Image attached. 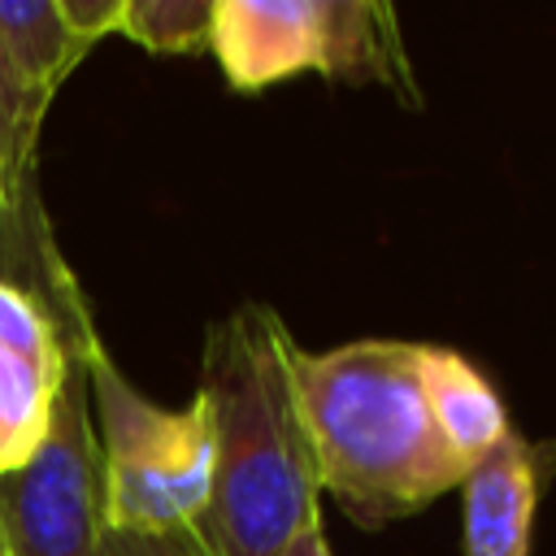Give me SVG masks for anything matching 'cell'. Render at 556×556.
Returning a JSON list of instances; mask_svg holds the SVG:
<instances>
[{"instance_id": "1", "label": "cell", "mask_w": 556, "mask_h": 556, "mask_svg": "<svg viewBox=\"0 0 556 556\" xmlns=\"http://www.w3.org/2000/svg\"><path fill=\"white\" fill-rule=\"evenodd\" d=\"M213 426V486L195 539L208 556H282L321 517L295 339L269 304H239L204 330L200 391Z\"/></svg>"}, {"instance_id": "2", "label": "cell", "mask_w": 556, "mask_h": 556, "mask_svg": "<svg viewBox=\"0 0 556 556\" xmlns=\"http://www.w3.org/2000/svg\"><path fill=\"white\" fill-rule=\"evenodd\" d=\"M295 387L321 491L361 526L400 521L460 491L469 469L430 417L417 343L352 339L330 352L295 348Z\"/></svg>"}, {"instance_id": "3", "label": "cell", "mask_w": 556, "mask_h": 556, "mask_svg": "<svg viewBox=\"0 0 556 556\" xmlns=\"http://www.w3.org/2000/svg\"><path fill=\"white\" fill-rule=\"evenodd\" d=\"M56 321H65V348L74 352L96 413L100 465H104V521L117 534H169L195 530L213 486V426L208 404L195 395L182 408H165L135 391L113 365L74 274H52Z\"/></svg>"}, {"instance_id": "4", "label": "cell", "mask_w": 556, "mask_h": 556, "mask_svg": "<svg viewBox=\"0 0 556 556\" xmlns=\"http://www.w3.org/2000/svg\"><path fill=\"white\" fill-rule=\"evenodd\" d=\"M87 400V378L70 352L48 434L22 465L0 473V534L9 556H100L109 534L104 465Z\"/></svg>"}, {"instance_id": "5", "label": "cell", "mask_w": 556, "mask_h": 556, "mask_svg": "<svg viewBox=\"0 0 556 556\" xmlns=\"http://www.w3.org/2000/svg\"><path fill=\"white\" fill-rule=\"evenodd\" d=\"M65 374L70 348L52 308L30 287L0 278V473L48 434Z\"/></svg>"}, {"instance_id": "6", "label": "cell", "mask_w": 556, "mask_h": 556, "mask_svg": "<svg viewBox=\"0 0 556 556\" xmlns=\"http://www.w3.org/2000/svg\"><path fill=\"white\" fill-rule=\"evenodd\" d=\"M208 52L235 91L326 70V0H213Z\"/></svg>"}, {"instance_id": "7", "label": "cell", "mask_w": 556, "mask_h": 556, "mask_svg": "<svg viewBox=\"0 0 556 556\" xmlns=\"http://www.w3.org/2000/svg\"><path fill=\"white\" fill-rule=\"evenodd\" d=\"M543 495L539 447L508 430L460 482V552L465 556H530L534 513Z\"/></svg>"}, {"instance_id": "8", "label": "cell", "mask_w": 556, "mask_h": 556, "mask_svg": "<svg viewBox=\"0 0 556 556\" xmlns=\"http://www.w3.org/2000/svg\"><path fill=\"white\" fill-rule=\"evenodd\" d=\"M87 43L56 9V0H0V56L35 122L48 117L65 78L87 61Z\"/></svg>"}, {"instance_id": "9", "label": "cell", "mask_w": 556, "mask_h": 556, "mask_svg": "<svg viewBox=\"0 0 556 556\" xmlns=\"http://www.w3.org/2000/svg\"><path fill=\"white\" fill-rule=\"evenodd\" d=\"M417 369H421V391H426L430 417H434L439 434L447 439V447L465 460V469L473 460H482L513 430L500 395L491 391L482 369L469 365L460 352L417 343Z\"/></svg>"}, {"instance_id": "10", "label": "cell", "mask_w": 556, "mask_h": 556, "mask_svg": "<svg viewBox=\"0 0 556 556\" xmlns=\"http://www.w3.org/2000/svg\"><path fill=\"white\" fill-rule=\"evenodd\" d=\"M39 130L22 104V91L0 56V243H13L26 235V222L35 217V152Z\"/></svg>"}, {"instance_id": "11", "label": "cell", "mask_w": 556, "mask_h": 556, "mask_svg": "<svg viewBox=\"0 0 556 556\" xmlns=\"http://www.w3.org/2000/svg\"><path fill=\"white\" fill-rule=\"evenodd\" d=\"M213 30V0H126L122 30L130 43L178 56V52H208Z\"/></svg>"}, {"instance_id": "12", "label": "cell", "mask_w": 556, "mask_h": 556, "mask_svg": "<svg viewBox=\"0 0 556 556\" xmlns=\"http://www.w3.org/2000/svg\"><path fill=\"white\" fill-rule=\"evenodd\" d=\"M100 556H208V547L195 539V530H169V534H104Z\"/></svg>"}, {"instance_id": "13", "label": "cell", "mask_w": 556, "mask_h": 556, "mask_svg": "<svg viewBox=\"0 0 556 556\" xmlns=\"http://www.w3.org/2000/svg\"><path fill=\"white\" fill-rule=\"evenodd\" d=\"M61 17L87 39V43H100L104 35H117L122 30V9L126 0H56Z\"/></svg>"}, {"instance_id": "14", "label": "cell", "mask_w": 556, "mask_h": 556, "mask_svg": "<svg viewBox=\"0 0 556 556\" xmlns=\"http://www.w3.org/2000/svg\"><path fill=\"white\" fill-rule=\"evenodd\" d=\"M282 556H334L330 552V539H326V526H321V517H313L291 543H287V552Z\"/></svg>"}, {"instance_id": "15", "label": "cell", "mask_w": 556, "mask_h": 556, "mask_svg": "<svg viewBox=\"0 0 556 556\" xmlns=\"http://www.w3.org/2000/svg\"><path fill=\"white\" fill-rule=\"evenodd\" d=\"M0 556H9V547H4V534H0Z\"/></svg>"}]
</instances>
